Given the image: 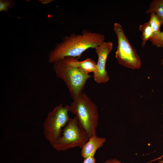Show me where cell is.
<instances>
[{"instance_id": "6da1fadb", "label": "cell", "mask_w": 163, "mask_h": 163, "mask_svg": "<svg viewBox=\"0 0 163 163\" xmlns=\"http://www.w3.org/2000/svg\"><path fill=\"white\" fill-rule=\"evenodd\" d=\"M104 39V35L87 30H83L82 34L73 33L64 37L62 42L56 44L49 53V62L54 63L67 57L78 59L86 50L95 49Z\"/></svg>"}, {"instance_id": "7a4b0ae2", "label": "cell", "mask_w": 163, "mask_h": 163, "mask_svg": "<svg viewBox=\"0 0 163 163\" xmlns=\"http://www.w3.org/2000/svg\"><path fill=\"white\" fill-rule=\"evenodd\" d=\"M69 111L75 115L89 138L96 135L99 113L96 104L85 93L68 105Z\"/></svg>"}, {"instance_id": "3957f363", "label": "cell", "mask_w": 163, "mask_h": 163, "mask_svg": "<svg viewBox=\"0 0 163 163\" xmlns=\"http://www.w3.org/2000/svg\"><path fill=\"white\" fill-rule=\"evenodd\" d=\"M53 69L56 76L66 85L73 100L83 93L87 81L92 76L70 65L64 58L53 63Z\"/></svg>"}, {"instance_id": "277c9868", "label": "cell", "mask_w": 163, "mask_h": 163, "mask_svg": "<svg viewBox=\"0 0 163 163\" xmlns=\"http://www.w3.org/2000/svg\"><path fill=\"white\" fill-rule=\"evenodd\" d=\"M62 131L60 137L52 145L55 149L58 151L76 147L81 149L89 139L75 116L73 118H69Z\"/></svg>"}, {"instance_id": "5b68a950", "label": "cell", "mask_w": 163, "mask_h": 163, "mask_svg": "<svg viewBox=\"0 0 163 163\" xmlns=\"http://www.w3.org/2000/svg\"><path fill=\"white\" fill-rule=\"evenodd\" d=\"M113 30L117 38V46L115 57L119 63L124 67L133 69L141 67L140 59L136 50L134 48L125 34L121 25L115 23Z\"/></svg>"}, {"instance_id": "8992f818", "label": "cell", "mask_w": 163, "mask_h": 163, "mask_svg": "<svg viewBox=\"0 0 163 163\" xmlns=\"http://www.w3.org/2000/svg\"><path fill=\"white\" fill-rule=\"evenodd\" d=\"M68 105L62 103L55 107L49 112L43 124L45 138L52 146L61 136L62 129L67 124L69 118Z\"/></svg>"}, {"instance_id": "52a82bcc", "label": "cell", "mask_w": 163, "mask_h": 163, "mask_svg": "<svg viewBox=\"0 0 163 163\" xmlns=\"http://www.w3.org/2000/svg\"><path fill=\"white\" fill-rule=\"evenodd\" d=\"M113 43L110 41L102 43L94 49L97 56V69L93 74L95 81L97 83H104L108 82L109 78L106 70V64L107 57L111 51Z\"/></svg>"}, {"instance_id": "ba28073f", "label": "cell", "mask_w": 163, "mask_h": 163, "mask_svg": "<svg viewBox=\"0 0 163 163\" xmlns=\"http://www.w3.org/2000/svg\"><path fill=\"white\" fill-rule=\"evenodd\" d=\"M106 141L105 138L99 137L96 135L91 137L81 148V156L84 159L94 157L97 150L102 146Z\"/></svg>"}, {"instance_id": "9c48e42d", "label": "cell", "mask_w": 163, "mask_h": 163, "mask_svg": "<svg viewBox=\"0 0 163 163\" xmlns=\"http://www.w3.org/2000/svg\"><path fill=\"white\" fill-rule=\"evenodd\" d=\"M64 59L69 65L77 68L86 74L94 73L96 70L97 63L91 59L87 58L82 61H79L78 58L72 57H67Z\"/></svg>"}, {"instance_id": "30bf717a", "label": "cell", "mask_w": 163, "mask_h": 163, "mask_svg": "<svg viewBox=\"0 0 163 163\" xmlns=\"http://www.w3.org/2000/svg\"><path fill=\"white\" fill-rule=\"evenodd\" d=\"M154 12L163 24V0H154L151 2L146 14Z\"/></svg>"}, {"instance_id": "8fae6325", "label": "cell", "mask_w": 163, "mask_h": 163, "mask_svg": "<svg viewBox=\"0 0 163 163\" xmlns=\"http://www.w3.org/2000/svg\"><path fill=\"white\" fill-rule=\"evenodd\" d=\"M139 30L142 32V46L144 47L146 42L152 37V29L149 21L139 25Z\"/></svg>"}, {"instance_id": "7c38bea8", "label": "cell", "mask_w": 163, "mask_h": 163, "mask_svg": "<svg viewBox=\"0 0 163 163\" xmlns=\"http://www.w3.org/2000/svg\"><path fill=\"white\" fill-rule=\"evenodd\" d=\"M150 14L148 21L152 30L153 37L157 35L161 32L160 29L162 24L159 19L154 12H152Z\"/></svg>"}, {"instance_id": "4fadbf2b", "label": "cell", "mask_w": 163, "mask_h": 163, "mask_svg": "<svg viewBox=\"0 0 163 163\" xmlns=\"http://www.w3.org/2000/svg\"><path fill=\"white\" fill-rule=\"evenodd\" d=\"M149 40L154 45L163 48V31H161L157 35L152 37Z\"/></svg>"}, {"instance_id": "5bb4252c", "label": "cell", "mask_w": 163, "mask_h": 163, "mask_svg": "<svg viewBox=\"0 0 163 163\" xmlns=\"http://www.w3.org/2000/svg\"><path fill=\"white\" fill-rule=\"evenodd\" d=\"M14 5V2L13 0H0V11H6L8 14V10L12 8Z\"/></svg>"}, {"instance_id": "9a60e30c", "label": "cell", "mask_w": 163, "mask_h": 163, "mask_svg": "<svg viewBox=\"0 0 163 163\" xmlns=\"http://www.w3.org/2000/svg\"><path fill=\"white\" fill-rule=\"evenodd\" d=\"M83 163H96V160L94 157H88L84 158Z\"/></svg>"}, {"instance_id": "2e32d148", "label": "cell", "mask_w": 163, "mask_h": 163, "mask_svg": "<svg viewBox=\"0 0 163 163\" xmlns=\"http://www.w3.org/2000/svg\"><path fill=\"white\" fill-rule=\"evenodd\" d=\"M104 163H121V162L116 159H111L106 160Z\"/></svg>"}, {"instance_id": "e0dca14e", "label": "cell", "mask_w": 163, "mask_h": 163, "mask_svg": "<svg viewBox=\"0 0 163 163\" xmlns=\"http://www.w3.org/2000/svg\"><path fill=\"white\" fill-rule=\"evenodd\" d=\"M54 0H40V2H41L42 4H48L51 2H52V1H53Z\"/></svg>"}, {"instance_id": "ac0fdd59", "label": "cell", "mask_w": 163, "mask_h": 163, "mask_svg": "<svg viewBox=\"0 0 163 163\" xmlns=\"http://www.w3.org/2000/svg\"><path fill=\"white\" fill-rule=\"evenodd\" d=\"M161 63L162 65L163 66V58L161 59Z\"/></svg>"}]
</instances>
